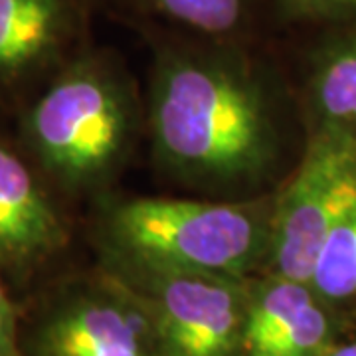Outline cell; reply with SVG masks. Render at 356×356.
I'll return each mask as SVG.
<instances>
[{
    "label": "cell",
    "mask_w": 356,
    "mask_h": 356,
    "mask_svg": "<svg viewBox=\"0 0 356 356\" xmlns=\"http://www.w3.org/2000/svg\"><path fill=\"white\" fill-rule=\"evenodd\" d=\"M315 129L356 133V32L325 48L309 81Z\"/></svg>",
    "instance_id": "cell-9"
},
{
    "label": "cell",
    "mask_w": 356,
    "mask_h": 356,
    "mask_svg": "<svg viewBox=\"0 0 356 356\" xmlns=\"http://www.w3.org/2000/svg\"><path fill=\"white\" fill-rule=\"evenodd\" d=\"M325 356H356V343L343 344V346H337V348H329Z\"/></svg>",
    "instance_id": "cell-15"
},
{
    "label": "cell",
    "mask_w": 356,
    "mask_h": 356,
    "mask_svg": "<svg viewBox=\"0 0 356 356\" xmlns=\"http://www.w3.org/2000/svg\"><path fill=\"white\" fill-rule=\"evenodd\" d=\"M36 346L38 356H159L151 318L121 280L58 307Z\"/></svg>",
    "instance_id": "cell-6"
},
{
    "label": "cell",
    "mask_w": 356,
    "mask_h": 356,
    "mask_svg": "<svg viewBox=\"0 0 356 356\" xmlns=\"http://www.w3.org/2000/svg\"><path fill=\"white\" fill-rule=\"evenodd\" d=\"M0 356H18L16 348V317L13 303L0 281Z\"/></svg>",
    "instance_id": "cell-14"
},
{
    "label": "cell",
    "mask_w": 356,
    "mask_h": 356,
    "mask_svg": "<svg viewBox=\"0 0 356 356\" xmlns=\"http://www.w3.org/2000/svg\"><path fill=\"white\" fill-rule=\"evenodd\" d=\"M309 285L325 301L356 297V214L323 240Z\"/></svg>",
    "instance_id": "cell-10"
},
{
    "label": "cell",
    "mask_w": 356,
    "mask_h": 356,
    "mask_svg": "<svg viewBox=\"0 0 356 356\" xmlns=\"http://www.w3.org/2000/svg\"><path fill=\"white\" fill-rule=\"evenodd\" d=\"M156 163L206 191L250 188L273 170L280 131L266 83L236 54L170 48L151 81Z\"/></svg>",
    "instance_id": "cell-1"
},
{
    "label": "cell",
    "mask_w": 356,
    "mask_h": 356,
    "mask_svg": "<svg viewBox=\"0 0 356 356\" xmlns=\"http://www.w3.org/2000/svg\"><path fill=\"white\" fill-rule=\"evenodd\" d=\"M26 140L40 165L74 192L105 186L125 165L137 107L125 76L102 58L72 64L26 115Z\"/></svg>",
    "instance_id": "cell-3"
},
{
    "label": "cell",
    "mask_w": 356,
    "mask_h": 356,
    "mask_svg": "<svg viewBox=\"0 0 356 356\" xmlns=\"http://www.w3.org/2000/svg\"><path fill=\"white\" fill-rule=\"evenodd\" d=\"M153 13L206 36H228L242 26L250 0H143Z\"/></svg>",
    "instance_id": "cell-11"
},
{
    "label": "cell",
    "mask_w": 356,
    "mask_h": 356,
    "mask_svg": "<svg viewBox=\"0 0 356 356\" xmlns=\"http://www.w3.org/2000/svg\"><path fill=\"white\" fill-rule=\"evenodd\" d=\"M153 325L159 356H236L248 280L123 267Z\"/></svg>",
    "instance_id": "cell-5"
},
{
    "label": "cell",
    "mask_w": 356,
    "mask_h": 356,
    "mask_svg": "<svg viewBox=\"0 0 356 356\" xmlns=\"http://www.w3.org/2000/svg\"><path fill=\"white\" fill-rule=\"evenodd\" d=\"M65 228L30 168L0 143V264L30 267L62 250Z\"/></svg>",
    "instance_id": "cell-7"
},
{
    "label": "cell",
    "mask_w": 356,
    "mask_h": 356,
    "mask_svg": "<svg viewBox=\"0 0 356 356\" xmlns=\"http://www.w3.org/2000/svg\"><path fill=\"white\" fill-rule=\"evenodd\" d=\"M273 202L133 198L107 208L103 234L123 267L248 280L266 266Z\"/></svg>",
    "instance_id": "cell-2"
},
{
    "label": "cell",
    "mask_w": 356,
    "mask_h": 356,
    "mask_svg": "<svg viewBox=\"0 0 356 356\" xmlns=\"http://www.w3.org/2000/svg\"><path fill=\"white\" fill-rule=\"evenodd\" d=\"M356 214V133L317 127L301 165L275 194L266 269L311 281L323 240Z\"/></svg>",
    "instance_id": "cell-4"
},
{
    "label": "cell",
    "mask_w": 356,
    "mask_h": 356,
    "mask_svg": "<svg viewBox=\"0 0 356 356\" xmlns=\"http://www.w3.org/2000/svg\"><path fill=\"white\" fill-rule=\"evenodd\" d=\"M299 16H341L356 14V0H283Z\"/></svg>",
    "instance_id": "cell-13"
},
{
    "label": "cell",
    "mask_w": 356,
    "mask_h": 356,
    "mask_svg": "<svg viewBox=\"0 0 356 356\" xmlns=\"http://www.w3.org/2000/svg\"><path fill=\"white\" fill-rule=\"evenodd\" d=\"M70 26L67 0H0V83L46 64Z\"/></svg>",
    "instance_id": "cell-8"
},
{
    "label": "cell",
    "mask_w": 356,
    "mask_h": 356,
    "mask_svg": "<svg viewBox=\"0 0 356 356\" xmlns=\"http://www.w3.org/2000/svg\"><path fill=\"white\" fill-rule=\"evenodd\" d=\"M331 321L315 297L293 315L269 341L242 356H325L329 350Z\"/></svg>",
    "instance_id": "cell-12"
}]
</instances>
